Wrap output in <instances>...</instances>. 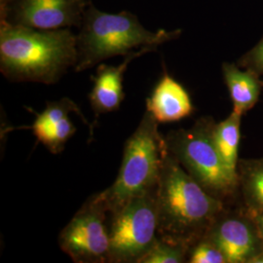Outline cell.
<instances>
[{
    "instance_id": "obj_1",
    "label": "cell",
    "mask_w": 263,
    "mask_h": 263,
    "mask_svg": "<svg viewBox=\"0 0 263 263\" xmlns=\"http://www.w3.org/2000/svg\"><path fill=\"white\" fill-rule=\"evenodd\" d=\"M224 205L183 169L164 139L156 188L158 238L190 250L226 211Z\"/></svg>"
},
{
    "instance_id": "obj_2",
    "label": "cell",
    "mask_w": 263,
    "mask_h": 263,
    "mask_svg": "<svg viewBox=\"0 0 263 263\" xmlns=\"http://www.w3.org/2000/svg\"><path fill=\"white\" fill-rule=\"evenodd\" d=\"M77 63L69 28L37 29L0 22V71L13 82L57 83Z\"/></svg>"
},
{
    "instance_id": "obj_3",
    "label": "cell",
    "mask_w": 263,
    "mask_h": 263,
    "mask_svg": "<svg viewBox=\"0 0 263 263\" xmlns=\"http://www.w3.org/2000/svg\"><path fill=\"white\" fill-rule=\"evenodd\" d=\"M179 31H151L142 27L138 17L123 11L110 14L97 9L88 2L77 36L76 72L115 56H127L136 47L158 46L177 37Z\"/></svg>"
},
{
    "instance_id": "obj_4",
    "label": "cell",
    "mask_w": 263,
    "mask_h": 263,
    "mask_svg": "<svg viewBox=\"0 0 263 263\" xmlns=\"http://www.w3.org/2000/svg\"><path fill=\"white\" fill-rule=\"evenodd\" d=\"M158 124L145 111L139 127L126 141L117 178L110 187L98 193L108 214L112 215L133 198L157 187L164 141Z\"/></svg>"
},
{
    "instance_id": "obj_5",
    "label": "cell",
    "mask_w": 263,
    "mask_h": 263,
    "mask_svg": "<svg viewBox=\"0 0 263 263\" xmlns=\"http://www.w3.org/2000/svg\"><path fill=\"white\" fill-rule=\"evenodd\" d=\"M215 125L212 118L204 117L191 128L171 132L164 139L183 169L212 196L226 203L234 196L239 184L216 149Z\"/></svg>"
},
{
    "instance_id": "obj_6",
    "label": "cell",
    "mask_w": 263,
    "mask_h": 263,
    "mask_svg": "<svg viewBox=\"0 0 263 263\" xmlns=\"http://www.w3.org/2000/svg\"><path fill=\"white\" fill-rule=\"evenodd\" d=\"M110 216L108 262H140L158 238L156 189L133 198Z\"/></svg>"
},
{
    "instance_id": "obj_7",
    "label": "cell",
    "mask_w": 263,
    "mask_h": 263,
    "mask_svg": "<svg viewBox=\"0 0 263 263\" xmlns=\"http://www.w3.org/2000/svg\"><path fill=\"white\" fill-rule=\"evenodd\" d=\"M108 214L98 193L89 198L59 235V246L76 263L108 262Z\"/></svg>"
},
{
    "instance_id": "obj_8",
    "label": "cell",
    "mask_w": 263,
    "mask_h": 263,
    "mask_svg": "<svg viewBox=\"0 0 263 263\" xmlns=\"http://www.w3.org/2000/svg\"><path fill=\"white\" fill-rule=\"evenodd\" d=\"M86 0H0V22L37 29L80 28Z\"/></svg>"
},
{
    "instance_id": "obj_9",
    "label": "cell",
    "mask_w": 263,
    "mask_h": 263,
    "mask_svg": "<svg viewBox=\"0 0 263 263\" xmlns=\"http://www.w3.org/2000/svg\"><path fill=\"white\" fill-rule=\"evenodd\" d=\"M217 247L227 263H249L263 248L254 219L246 214L224 211L203 238Z\"/></svg>"
},
{
    "instance_id": "obj_10",
    "label": "cell",
    "mask_w": 263,
    "mask_h": 263,
    "mask_svg": "<svg viewBox=\"0 0 263 263\" xmlns=\"http://www.w3.org/2000/svg\"><path fill=\"white\" fill-rule=\"evenodd\" d=\"M157 46H144L139 51H133L119 66H108L101 64L96 74L92 76L93 89L89 94L90 104L96 117L104 113L113 112L119 109L125 98L123 91V80L127 67L132 61L143 54L156 51Z\"/></svg>"
},
{
    "instance_id": "obj_11",
    "label": "cell",
    "mask_w": 263,
    "mask_h": 263,
    "mask_svg": "<svg viewBox=\"0 0 263 263\" xmlns=\"http://www.w3.org/2000/svg\"><path fill=\"white\" fill-rule=\"evenodd\" d=\"M193 110L187 91L167 72L146 99V111L158 123L177 122L188 117Z\"/></svg>"
},
{
    "instance_id": "obj_12",
    "label": "cell",
    "mask_w": 263,
    "mask_h": 263,
    "mask_svg": "<svg viewBox=\"0 0 263 263\" xmlns=\"http://www.w3.org/2000/svg\"><path fill=\"white\" fill-rule=\"evenodd\" d=\"M223 76L233 103V111L243 115L251 110L257 103L260 93V85L254 73L226 64Z\"/></svg>"
},
{
    "instance_id": "obj_13",
    "label": "cell",
    "mask_w": 263,
    "mask_h": 263,
    "mask_svg": "<svg viewBox=\"0 0 263 263\" xmlns=\"http://www.w3.org/2000/svg\"><path fill=\"white\" fill-rule=\"evenodd\" d=\"M238 184L247 214L263 216V158L241 160L238 163Z\"/></svg>"
},
{
    "instance_id": "obj_14",
    "label": "cell",
    "mask_w": 263,
    "mask_h": 263,
    "mask_svg": "<svg viewBox=\"0 0 263 263\" xmlns=\"http://www.w3.org/2000/svg\"><path fill=\"white\" fill-rule=\"evenodd\" d=\"M241 117L231 113L226 120L217 123L214 128L216 149L231 177L238 180V148L241 139Z\"/></svg>"
},
{
    "instance_id": "obj_15",
    "label": "cell",
    "mask_w": 263,
    "mask_h": 263,
    "mask_svg": "<svg viewBox=\"0 0 263 263\" xmlns=\"http://www.w3.org/2000/svg\"><path fill=\"white\" fill-rule=\"evenodd\" d=\"M38 141L44 144L51 153L58 154L64 151L66 142L76 134V128L69 117L61 120L53 126L31 128Z\"/></svg>"
},
{
    "instance_id": "obj_16",
    "label": "cell",
    "mask_w": 263,
    "mask_h": 263,
    "mask_svg": "<svg viewBox=\"0 0 263 263\" xmlns=\"http://www.w3.org/2000/svg\"><path fill=\"white\" fill-rule=\"evenodd\" d=\"M188 253L189 249L184 246L173 244L157 238L139 263L187 262Z\"/></svg>"
},
{
    "instance_id": "obj_17",
    "label": "cell",
    "mask_w": 263,
    "mask_h": 263,
    "mask_svg": "<svg viewBox=\"0 0 263 263\" xmlns=\"http://www.w3.org/2000/svg\"><path fill=\"white\" fill-rule=\"evenodd\" d=\"M70 112H76L78 116L84 119L85 124H88L77 104L68 98H63L60 101L48 103L46 108L42 112L36 113V119L29 129L53 126L54 124L68 117V114Z\"/></svg>"
},
{
    "instance_id": "obj_18",
    "label": "cell",
    "mask_w": 263,
    "mask_h": 263,
    "mask_svg": "<svg viewBox=\"0 0 263 263\" xmlns=\"http://www.w3.org/2000/svg\"><path fill=\"white\" fill-rule=\"evenodd\" d=\"M187 262L227 263L222 252L206 239L192 246L188 253Z\"/></svg>"
},
{
    "instance_id": "obj_19",
    "label": "cell",
    "mask_w": 263,
    "mask_h": 263,
    "mask_svg": "<svg viewBox=\"0 0 263 263\" xmlns=\"http://www.w3.org/2000/svg\"><path fill=\"white\" fill-rule=\"evenodd\" d=\"M251 63L256 70L263 74V41L253 51L251 55Z\"/></svg>"
},
{
    "instance_id": "obj_20",
    "label": "cell",
    "mask_w": 263,
    "mask_h": 263,
    "mask_svg": "<svg viewBox=\"0 0 263 263\" xmlns=\"http://www.w3.org/2000/svg\"><path fill=\"white\" fill-rule=\"evenodd\" d=\"M250 216V215H249ZM254 219V224L256 227V230L259 236L263 239V216L262 215H256V216H250Z\"/></svg>"
},
{
    "instance_id": "obj_21",
    "label": "cell",
    "mask_w": 263,
    "mask_h": 263,
    "mask_svg": "<svg viewBox=\"0 0 263 263\" xmlns=\"http://www.w3.org/2000/svg\"><path fill=\"white\" fill-rule=\"evenodd\" d=\"M249 263H263V248L254 255V257L249 261Z\"/></svg>"
}]
</instances>
